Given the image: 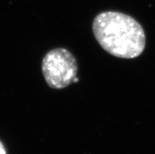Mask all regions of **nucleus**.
Here are the masks:
<instances>
[{"label": "nucleus", "mask_w": 155, "mask_h": 154, "mask_svg": "<svg viewBox=\"0 0 155 154\" xmlns=\"http://www.w3.org/2000/svg\"><path fill=\"white\" fill-rule=\"evenodd\" d=\"M92 29L99 45L113 56L131 59L143 52V28L127 14L114 11L101 13L94 18Z\"/></svg>", "instance_id": "nucleus-1"}, {"label": "nucleus", "mask_w": 155, "mask_h": 154, "mask_svg": "<svg viewBox=\"0 0 155 154\" xmlns=\"http://www.w3.org/2000/svg\"><path fill=\"white\" fill-rule=\"evenodd\" d=\"M76 58L69 51L57 48L49 51L42 62V71L48 86L62 89L74 82L77 74Z\"/></svg>", "instance_id": "nucleus-2"}, {"label": "nucleus", "mask_w": 155, "mask_h": 154, "mask_svg": "<svg viewBox=\"0 0 155 154\" xmlns=\"http://www.w3.org/2000/svg\"><path fill=\"white\" fill-rule=\"evenodd\" d=\"M0 154H6V150H5V148H4L3 145L2 144V143L0 142Z\"/></svg>", "instance_id": "nucleus-3"}]
</instances>
